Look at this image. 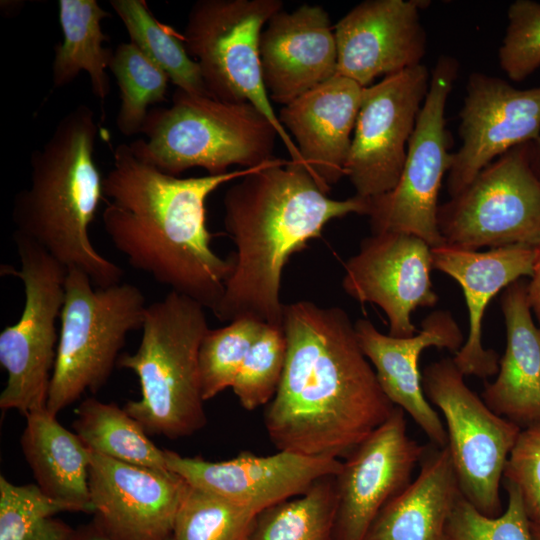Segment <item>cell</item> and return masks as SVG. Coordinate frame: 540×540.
Instances as JSON below:
<instances>
[{
    "label": "cell",
    "instance_id": "1",
    "mask_svg": "<svg viewBox=\"0 0 540 540\" xmlns=\"http://www.w3.org/2000/svg\"><path fill=\"white\" fill-rule=\"evenodd\" d=\"M283 330L285 367L264 416L269 439L278 451L344 459L396 406L342 308L284 304Z\"/></svg>",
    "mask_w": 540,
    "mask_h": 540
},
{
    "label": "cell",
    "instance_id": "2",
    "mask_svg": "<svg viewBox=\"0 0 540 540\" xmlns=\"http://www.w3.org/2000/svg\"><path fill=\"white\" fill-rule=\"evenodd\" d=\"M255 168L181 178L119 144L103 179L104 230L130 266L214 313L234 261L211 247L206 201L218 187Z\"/></svg>",
    "mask_w": 540,
    "mask_h": 540
},
{
    "label": "cell",
    "instance_id": "3",
    "mask_svg": "<svg viewBox=\"0 0 540 540\" xmlns=\"http://www.w3.org/2000/svg\"><path fill=\"white\" fill-rule=\"evenodd\" d=\"M223 205L236 252L214 315L221 322L252 318L275 326H283L280 287L289 258L331 220L369 211L368 198L332 199L303 164L277 158L239 178Z\"/></svg>",
    "mask_w": 540,
    "mask_h": 540
},
{
    "label": "cell",
    "instance_id": "4",
    "mask_svg": "<svg viewBox=\"0 0 540 540\" xmlns=\"http://www.w3.org/2000/svg\"><path fill=\"white\" fill-rule=\"evenodd\" d=\"M98 124L94 111L78 105L65 114L30 159V185L13 201L15 231L67 269L85 272L95 287L121 282L123 269L97 251L89 227L103 201L95 162Z\"/></svg>",
    "mask_w": 540,
    "mask_h": 540
},
{
    "label": "cell",
    "instance_id": "5",
    "mask_svg": "<svg viewBox=\"0 0 540 540\" xmlns=\"http://www.w3.org/2000/svg\"><path fill=\"white\" fill-rule=\"evenodd\" d=\"M205 310L170 291L147 306L137 350L118 359L140 384V398L123 408L149 435L175 440L206 425L199 373V349L210 329Z\"/></svg>",
    "mask_w": 540,
    "mask_h": 540
},
{
    "label": "cell",
    "instance_id": "6",
    "mask_svg": "<svg viewBox=\"0 0 540 540\" xmlns=\"http://www.w3.org/2000/svg\"><path fill=\"white\" fill-rule=\"evenodd\" d=\"M141 133L130 143L140 160L179 177L200 167L208 175L232 165L267 164L279 138L269 119L251 103H233L177 89L169 107L149 110Z\"/></svg>",
    "mask_w": 540,
    "mask_h": 540
},
{
    "label": "cell",
    "instance_id": "7",
    "mask_svg": "<svg viewBox=\"0 0 540 540\" xmlns=\"http://www.w3.org/2000/svg\"><path fill=\"white\" fill-rule=\"evenodd\" d=\"M146 309L135 285L95 287L85 272L68 269L47 402L50 413L57 416L87 391L96 393L106 384L128 334L142 329Z\"/></svg>",
    "mask_w": 540,
    "mask_h": 540
},
{
    "label": "cell",
    "instance_id": "8",
    "mask_svg": "<svg viewBox=\"0 0 540 540\" xmlns=\"http://www.w3.org/2000/svg\"><path fill=\"white\" fill-rule=\"evenodd\" d=\"M282 9L281 0H199L188 13L182 37L208 94L225 102L251 103L276 128L291 160L303 164L273 109L260 64V35Z\"/></svg>",
    "mask_w": 540,
    "mask_h": 540
},
{
    "label": "cell",
    "instance_id": "9",
    "mask_svg": "<svg viewBox=\"0 0 540 540\" xmlns=\"http://www.w3.org/2000/svg\"><path fill=\"white\" fill-rule=\"evenodd\" d=\"M19 269H6L23 282L20 318L0 333V364L8 379L0 394L3 412L23 416L47 408L56 361L68 269L32 240L13 234Z\"/></svg>",
    "mask_w": 540,
    "mask_h": 540
},
{
    "label": "cell",
    "instance_id": "10",
    "mask_svg": "<svg viewBox=\"0 0 540 540\" xmlns=\"http://www.w3.org/2000/svg\"><path fill=\"white\" fill-rule=\"evenodd\" d=\"M437 225L444 244L478 251L540 245V178L531 142L507 151L459 194L440 204Z\"/></svg>",
    "mask_w": 540,
    "mask_h": 540
},
{
    "label": "cell",
    "instance_id": "11",
    "mask_svg": "<svg viewBox=\"0 0 540 540\" xmlns=\"http://www.w3.org/2000/svg\"><path fill=\"white\" fill-rule=\"evenodd\" d=\"M421 383L446 420V446L462 495L482 514L499 516L504 468L522 429L493 412L451 358L426 366Z\"/></svg>",
    "mask_w": 540,
    "mask_h": 540
},
{
    "label": "cell",
    "instance_id": "12",
    "mask_svg": "<svg viewBox=\"0 0 540 540\" xmlns=\"http://www.w3.org/2000/svg\"><path fill=\"white\" fill-rule=\"evenodd\" d=\"M458 70L454 57L444 54L437 59L399 181L389 192L369 199L372 234L399 232L431 247L444 244L437 225L438 195L452 162L445 110Z\"/></svg>",
    "mask_w": 540,
    "mask_h": 540
},
{
    "label": "cell",
    "instance_id": "13",
    "mask_svg": "<svg viewBox=\"0 0 540 540\" xmlns=\"http://www.w3.org/2000/svg\"><path fill=\"white\" fill-rule=\"evenodd\" d=\"M430 76L422 63L364 87L345 169L356 195L374 198L398 183Z\"/></svg>",
    "mask_w": 540,
    "mask_h": 540
},
{
    "label": "cell",
    "instance_id": "14",
    "mask_svg": "<svg viewBox=\"0 0 540 540\" xmlns=\"http://www.w3.org/2000/svg\"><path fill=\"white\" fill-rule=\"evenodd\" d=\"M460 146L447 176L451 197L495 159L540 135V86L518 89L506 80L473 72L459 113Z\"/></svg>",
    "mask_w": 540,
    "mask_h": 540
},
{
    "label": "cell",
    "instance_id": "15",
    "mask_svg": "<svg viewBox=\"0 0 540 540\" xmlns=\"http://www.w3.org/2000/svg\"><path fill=\"white\" fill-rule=\"evenodd\" d=\"M407 433L405 412L388 419L357 445L335 475L337 507L332 540H365L381 509L410 483L425 452Z\"/></svg>",
    "mask_w": 540,
    "mask_h": 540
},
{
    "label": "cell",
    "instance_id": "16",
    "mask_svg": "<svg viewBox=\"0 0 540 540\" xmlns=\"http://www.w3.org/2000/svg\"><path fill=\"white\" fill-rule=\"evenodd\" d=\"M431 248L411 234H372L345 263L342 287L359 303L376 304L384 311L390 336H413L418 330L412 313L438 302L431 280Z\"/></svg>",
    "mask_w": 540,
    "mask_h": 540
},
{
    "label": "cell",
    "instance_id": "17",
    "mask_svg": "<svg viewBox=\"0 0 540 540\" xmlns=\"http://www.w3.org/2000/svg\"><path fill=\"white\" fill-rule=\"evenodd\" d=\"M89 494L95 526L111 540H168L187 482L171 471L91 452Z\"/></svg>",
    "mask_w": 540,
    "mask_h": 540
},
{
    "label": "cell",
    "instance_id": "18",
    "mask_svg": "<svg viewBox=\"0 0 540 540\" xmlns=\"http://www.w3.org/2000/svg\"><path fill=\"white\" fill-rule=\"evenodd\" d=\"M167 468L189 485L259 514L294 496L319 479L337 475L342 461L289 451L259 456L247 451L225 461L185 457L164 449Z\"/></svg>",
    "mask_w": 540,
    "mask_h": 540
},
{
    "label": "cell",
    "instance_id": "19",
    "mask_svg": "<svg viewBox=\"0 0 540 540\" xmlns=\"http://www.w3.org/2000/svg\"><path fill=\"white\" fill-rule=\"evenodd\" d=\"M418 0H365L334 26L337 74L368 87L388 76L422 64L427 37Z\"/></svg>",
    "mask_w": 540,
    "mask_h": 540
},
{
    "label": "cell",
    "instance_id": "20",
    "mask_svg": "<svg viewBox=\"0 0 540 540\" xmlns=\"http://www.w3.org/2000/svg\"><path fill=\"white\" fill-rule=\"evenodd\" d=\"M355 331L359 345L374 366L378 382L387 398L407 412L433 445L445 447L447 432L436 410L425 397L418 361L428 347L458 352L463 334L449 311L436 310L424 318L421 329L399 338L380 332L365 318L358 319Z\"/></svg>",
    "mask_w": 540,
    "mask_h": 540
},
{
    "label": "cell",
    "instance_id": "21",
    "mask_svg": "<svg viewBox=\"0 0 540 540\" xmlns=\"http://www.w3.org/2000/svg\"><path fill=\"white\" fill-rule=\"evenodd\" d=\"M263 82L270 100L283 106L337 74L334 27L319 5L280 10L259 40Z\"/></svg>",
    "mask_w": 540,
    "mask_h": 540
},
{
    "label": "cell",
    "instance_id": "22",
    "mask_svg": "<svg viewBox=\"0 0 540 540\" xmlns=\"http://www.w3.org/2000/svg\"><path fill=\"white\" fill-rule=\"evenodd\" d=\"M364 87L336 74L283 106L278 119L304 166L328 193L345 176Z\"/></svg>",
    "mask_w": 540,
    "mask_h": 540
},
{
    "label": "cell",
    "instance_id": "23",
    "mask_svg": "<svg viewBox=\"0 0 540 540\" xmlns=\"http://www.w3.org/2000/svg\"><path fill=\"white\" fill-rule=\"evenodd\" d=\"M536 248L511 245L479 252L450 245L431 248L433 269L439 270L462 288L469 317L467 339L454 364L464 376L487 378L497 374L499 356L482 344V320L490 300L522 277H531Z\"/></svg>",
    "mask_w": 540,
    "mask_h": 540
},
{
    "label": "cell",
    "instance_id": "24",
    "mask_svg": "<svg viewBox=\"0 0 540 540\" xmlns=\"http://www.w3.org/2000/svg\"><path fill=\"white\" fill-rule=\"evenodd\" d=\"M500 303L506 349L497 378L485 385L482 399L493 412L526 429L540 425V328L523 280L505 288Z\"/></svg>",
    "mask_w": 540,
    "mask_h": 540
},
{
    "label": "cell",
    "instance_id": "25",
    "mask_svg": "<svg viewBox=\"0 0 540 540\" xmlns=\"http://www.w3.org/2000/svg\"><path fill=\"white\" fill-rule=\"evenodd\" d=\"M419 464L415 480L381 509L365 540H443L462 495L447 446H426Z\"/></svg>",
    "mask_w": 540,
    "mask_h": 540
},
{
    "label": "cell",
    "instance_id": "26",
    "mask_svg": "<svg viewBox=\"0 0 540 540\" xmlns=\"http://www.w3.org/2000/svg\"><path fill=\"white\" fill-rule=\"evenodd\" d=\"M21 449L36 479L49 497L72 508L93 513L89 494L91 451L47 408L26 416Z\"/></svg>",
    "mask_w": 540,
    "mask_h": 540
},
{
    "label": "cell",
    "instance_id": "27",
    "mask_svg": "<svg viewBox=\"0 0 540 540\" xmlns=\"http://www.w3.org/2000/svg\"><path fill=\"white\" fill-rule=\"evenodd\" d=\"M58 15L63 40L55 47L53 86L64 87L86 71L92 93L104 102L111 91L106 69L113 51L103 46L108 37L101 22L110 14L96 0H59Z\"/></svg>",
    "mask_w": 540,
    "mask_h": 540
},
{
    "label": "cell",
    "instance_id": "28",
    "mask_svg": "<svg viewBox=\"0 0 540 540\" xmlns=\"http://www.w3.org/2000/svg\"><path fill=\"white\" fill-rule=\"evenodd\" d=\"M75 412L73 429L91 452L129 464L170 471L164 450L148 438L144 428L124 408L89 397Z\"/></svg>",
    "mask_w": 540,
    "mask_h": 540
},
{
    "label": "cell",
    "instance_id": "29",
    "mask_svg": "<svg viewBox=\"0 0 540 540\" xmlns=\"http://www.w3.org/2000/svg\"><path fill=\"white\" fill-rule=\"evenodd\" d=\"M109 3L124 24L131 42L168 75L177 89L210 96L199 65L188 54L183 37L159 22L144 0H111Z\"/></svg>",
    "mask_w": 540,
    "mask_h": 540
},
{
    "label": "cell",
    "instance_id": "30",
    "mask_svg": "<svg viewBox=\"0 0 540 540\" xmlns=\"http://www.w3.org/2000/svg\"><path fill=\"white\" fill-rule=\"evenodd\" d=\"M336 507L335 475L323 477L300 497L260 512L250 540H332Z\"/></svg>",
    "mask_w": 540,
    "mask_h": 540
},
{
    "label": "cell",
    "instance_id": "31",
    "mask_svg": "<svg viewBox=\"0 0 540 540\" xmlns=\"http://www.w3.org/2000/svg\"><path fill=\"white\" fill-rule=\"evenodd\" d=\"M73 512L37 484L16 485L0 476V540H73L76 529L54 518Z\"/></svg>",
    "mask_w": 540,
    "mask_h": 540
},
{
    "label": "cell",
    "instance_id": "32",
    "mask_svg": "<svg viewBox=\"0 0 540 540\" xmlns=\"http://www.w3.org/2000/svg\"><path fill=\"white\" fill-rule=\"evenodd\" d=\"M109 69L120 90L116 126L124 136L141 133L148 107L166 100L170 79L131 41L113 51Z\"/></svg>",
    "mask_w": 540,
    "mask_h": 540
},
{
    "label": "cell",
    "instance_id": "33",
    "mask_svg": "<svg viewBox=\"0 0 540 540\" xmlns=\"http://www.w3.org/2000/svg\"><path fill=\"white\" fill-rule=\"evenodd\" d=\"M257 514L187 483L173 529L175 540H250Z\"/></svg>",
    "mask_w": 540,
    "mask_h": 540
},
{
    "label": "cell",
    "instance_id": "34",
    "mask_svg": "<svg viewBox=\"0 0 540 540\" xmlns=\"http://www.w3.org/2000/svg\"><path fill=\"white\" fill-rule=\"evenodd\" d=\"M266 325L256 319L239 318L224 327L209 329L199 349V373L204 401L232 387L248 352Z\"/></svg>",
    "mask_w": 540,
    "mask_h": 540
},
{
    "label": "cell",
    "instance_id": "35",
    "mask_svg": "<svg viewBox=\"0 0 540 540\" xmlns=\"http://www.w3.org/2000/svg\"><path fill=\"white\" fill-rule=\"evenodd\" d=\"M287 354L283 326L267 324L248 352L232 390L241 406L252 411L268 405L279 387Z\"/></svg>",
    "mask_w": 540,
    "mask_h": 540
},
{
    "label": "cell",
    "instance_id": "36",
    "mask_svg": "<svg viewBox=\"0 0 540 540\" xmlns=\"http://www.w3.org/2000/svg\"><path fill=\"white\" fill-rule=\"evenodd\" d=\"M502 483L508 494L504 512L488 517L461 495L447 521L443 540H535L518 489L509 481Z\"/></svg>",
    "mask_w": 540,
    "mask_h": 540
},
{
    "label": "cell",
    "instance_id": "37",
    "mask_svg": "<svg viewBox=\"0 0 540 540\" xmlns=\"http://www.w3.org/2000/svg\"><path fill=\"white\" fill-rule=\"evenodd\" d=\"M507 19L499 65L510 80L520 82L540 67V3L516 0L508 7Z\"/></svg>",
    "mask_w": 540,
    "mask_h": 540
},
{
    "label": "cell",
    "instance_id": "38",
    "mask_svg": "<svg viewBox=\"0 0 540 540\" xmlns=\"http://www.w3.org/2000/svg\"><path fill=\"white\" fill-rule=\"evenodd\" d=\"M502 480L516 486L529 521L540 526V425L521 430Z\"/></svg>",
    "mask_w": 540,
    "mask_h": 540
},
{
    "label": "cell",
    "instance_id": "39",
    "mask_svg": "<svg viewBox=\"0 0 540 540\" xmlns=\"http://www.w3.org/2000/svg\"><path fill=\"white\" fill-rule=\"evenodd\" d=\"M527 294L532 314L535 315L540 328V245L536 247L533 272L527 283Z\"/></svg>",
    "mask_w": 540,
    "mask_h": 540
},
{
    "label": "cell",
    "instance_id": "40",
    "mask_svg": "<svg viewBox=\"0 0 540 540\" xmlns=\"http://www.w3.org/2000/svg\"><path fill=\"white\" fill-rule=\"evenodd\" d=\"M73 540H111L105 536L93 522L76 529ZM168 540H175L173 536Z\"/></svg>",
    "mask_w": 540,
    "mask_h": 540
},
{
    "label": "cell",
    "instance_id": "41",
    "mask_svg": "<svg viewBox=\"0 0 540 540\" xmlns=\"http://www.w3.org/2000/svg\"><path fill=\"white\" fill-rule=\"evenodd\" d=\"M531 158L533 168L540 178V135L534 142H531Z\"/></svg>",
    "mask_w": 540,
    "mask_h": 540
},
{
    "label": "cell",
    "instance_id": "42",
    "mask_svg": "<svg viewBox=\"0 0 540 540\" xmlns=\"http://www.w3.org/2000/svg\"><path fill=\"white\" fill-rule=\"evenodd\" d=\"M531 527L535 540H540V526L531 523Z\"/></svg>",
    "mask_w": 540,
    "mask_h": 540
}]
</instances>
